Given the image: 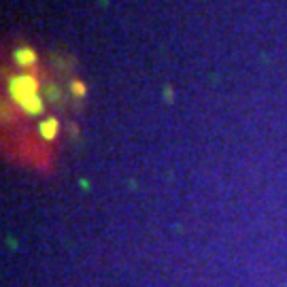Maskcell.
<instances>
[{
  "label": "cell",
  "mask_w": 287,
  "mask_h": 287,
  "mask_svg": "<svg viewBox=\"0 0 287 287\" xmlns=\"http://www.w3.org/2000/svg\"><path fill=\"white\" fill-rule=\"evenodd\" d=\"M9 94L22 107L28 98L38 96V79L34 75H15L9 79Z\"/></svg>",
  "instance_id": "cell-1"
},
{
  "label": "cell",
  "mask_w": 287,
  "mask_h": 287,
  "mask_svg": "<svg viewBox=\"0 0 287 287\" xmlns=\"http://www.w3.org/2000/svg\"><path fill=\"white\" fill-rule=\"evenodd\" d=\"M13 57H15V62H17L19 66H24V68H30V66L36 64V51L30 49V47H22V49H17L15 53H13Z\"/></svg>",
  "instance_id": "cell-2"
},
{
  "label": "cell",
  "mask_w": 287,
  "mask_h": 287,
  "mask_svg": "<svg viewBox=\"0 0 287 287\" xmlns=\"http://www.w3.org/2000/svg\"><path fill=\"white\" fill-rule=\"evenodd\" d=\"M38 130H40V136L45 138V140H53L55 134H57V130H60V124H57L55 117H47V119L40 121Z\"/></svg>",
  "instance_id": "cell-3"
},
{
  "label": "cell",
  "mask_w": 287,
  "mask_h": 287,
  "mask_svg": "<svg viewBox=\"0 0 287 287\" xmlns=\"http://www.w3.org/2000/svg\"><path fill=\"white\" fill-rule=\"evenodd\" d=\"M43 100H40V96H32V98H28L26 102L22 105V109L28 113V115H38V113H43Z\"/></svg>",
  "instance_id": "cell-4"
},
{
  "label": "cell",
  "mask_w": 287,
  "mask_h": 287,
  "mask_svg": "<svg viewBox=\"0 0 287 287\" xmlns=\"http://www.w3.org/2000/svg\"><path fill=\"white\" fill-rule=\"evenodd\" d=\"M70 90H73V94L75 96H79V98H83L85 96V92H88V88H85V83L83 81H73V83H70Z\"/></svg>",
  "instance_id": "cell-5"
}]
</instances>
